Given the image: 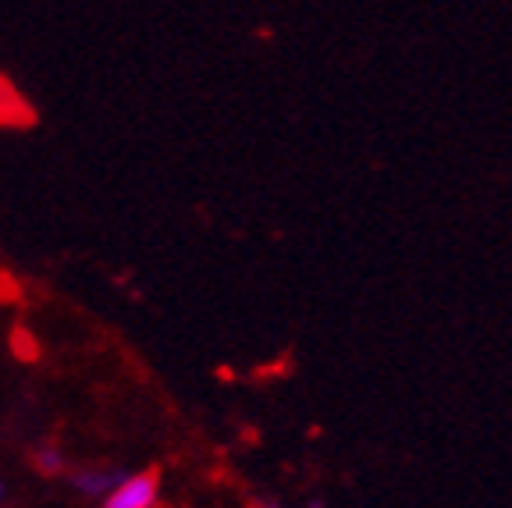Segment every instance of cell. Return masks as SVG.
I'll return each mask as SVG.
<instances>
[{"instance_id":"1","label":"cell","mask_w":512,"mask_h":508,"mask_svg":"<svg viewBox=\"0 0 512 508\" xmlns=\"http://www.w3.org/2000/svg\"><path fill=\"white\" fill-rule=\"evenodd\" d=\"M157 505H160V477L153 469L125 473V477L100 498V508H157Z\"/></svg>"},{"instance_id":"5","label":"cell","mask_w":512,"mask_h":508,"mask_svg":"<svg viewBox=\"0 0 512 508\" xmlns=\"http://www.w3.org/2000/svg\"><path fill=\"white\" fill-rule=\"evenodd\" d=\"M0 501H4V484H0Z\"/></svg>"},{"instance_id":"3","label":"cell","mask_w":512,"mask_h":508,"mask_svg":"<svg viewBox=\"0 0 512 508\" xmlns=\"http://www.w3.org/2000/svg\"><path fill=\"white\" fill-rule=\"evenodd\" d=\"M32 466L40 469L43 477H64V469H68V462H64V452L57 445H40L36 452H32Z\"/></svg>"},{"instance_id":"2","label":"cell","mask_w":512,"mask_h":508,"mask_svg":"<svg viewBox=\"0 0 512 508\" xmlns=\"http://www.w3.org/2000/svg\"><path fill=\"white\" fill-rule=\"evenodd\" d=\"M121 477H125V469L104 466V462H100V466H75V469H68V487H72L79 498L100 501Z\"/></svg>"},{"instance_id":"4","label":"cell","mask_w":512,"mask_h":508,"mask_svg":"<svg viewBox=\"0 0 512 508\" xmlns=\"http://www.w3.org/2000/svg\"><path fill=\"white\" fill-rule=\"evenodd\" d=\"M260 508H281V501L278 498H264V501H260Z\"/></svg>"}]
</instances>
